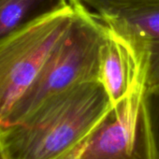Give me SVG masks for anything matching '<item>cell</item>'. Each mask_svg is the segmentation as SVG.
Instances as JSON below:
<instances>
[{"label":"cell","mask_w":159,"mask_h":159,"mask_svg":"<svg viewBox=\"0 0 159 159\" xmlns=\"http://www.w3.org/2000/svg\"><path fill=\"white\" fill-rule=\"evenodd\" d=\"M111 109L99 81L80 84L22 122L1 127L0 142L9 159H58L89 137Z\"/></svg>","instance_id":"6da1fadb"},{"label":"cell","mask_w":159,"mask_h":159,"mask_svg":"<svg viewBox=\"0 0 159 159\" xmlns=\"http://www.w3.org/2000/svg\"><path fill=\"white\" fill-rule=\"evenodd\" d=\"M74 9L76 18L66 36L52 51L0 128L22 122L46 100L75 85L99 81L105 25L84 10Z\"/></svg>","instance_id":"7a4b0ae2"},{"label":"cell","mask_w":159,"mask_h":159,"mask_svg":"<svg viewBox=\"0 0 159 159\" xmlns=\"http://www.w3.org/2000/svg\"><path fill=\"white\" fill-rule=\"evenodd\" d=\"M76 18L69 5L0 40V125Z\"/></svg>","instance_id":"3957f363"},{"label":"cell","mask_w":159,"mask_h":159,"mask_svg":"<svg viewBox=\"0 0 159 159\" xmlns=\"http://www.w3.org/2000/svg\"><path fill=\"white\" fill-rule=\"evenodd\" d=\"M145 94L146 79L112 107L89 137L58 159H151Z\"/></svg>","instance_id":"277c9868"},{"label":"cell","mask_w":159,"mask_h":159,"mask_svg":"<svg viewBox=\"0 0 159 159\" xmlns=\"http://www.w3.org/2000/svg\"><path fill=\"white\" fill-rule=\"evenodd\" d=\"M105 27L106 39L101 52L99 82L113 107L146 79L147 58L123 35L107 25Z\"/></svg>","instance_id":"5b68a950"},{"label":"cell","mask_w":159,"mask_h":159,"mask_svg":"<svg viewBox=\"0 0 159 159\" xmlns=\"http://www.w3.org/2000/svg\"><path fill=\"white\" fill-rule=\"evenodd\" d=\"M98 20L123 35L145 54L147 58L146 93L159 92V6Z\"/></svg>","instance_id":"8992f818"},{"label":"cell","mask_w":159,"mask_h":159,"mask_svg":"<svg viewBox=\"0 0 159 159\" xmlns=\"http://www.w3.org/2000/svg\"><path fill=\"white\" fill-rule=\"evenodd\" d=\"M69 5L70 0H0V40Z\"/></svg>","instance_id":"52a82bcc"},{"label":"cell","mask_w":159,"mask_h":159,"mask_svg":"<svg viewBox=\"0 0 159 159\" xmlns=\"http://www.w3.org/2000/svg\"><path fill=\"white\" fill-rule=\"evenodd\" d=\"M74 8L83 9L98 19L127 11L159 6V0H70Z\"/></svg>","instance_id":"ba28073f"},{"label":"cell","mask_w":159,"mask_h":159,"mask_svg":"<svg viewBox=\"0 0 159 159\" xmlns=\"http://www.w3.org/2000/svg\"><path fill=\"white\" fill-rule=\"evenodd\" d=\"M144 118L151 159H159V92L145 94Z\"/></svg>","instance_id":"9c48e42d"},{"label":"cell","mask_w":159,"mask_h":159,"mask_svg":"<svg viewBox=\"0 0 159 159\" xmlns=\"http://www.w3.org/2000/svg\"><path fill=\"white\" fill-rule=\"evenodd\" d=\"M0 159H9L6 152H5V150H4L1 142H0Z\"/></svg>","instance_id":"30bf717a"}]
</instances>
